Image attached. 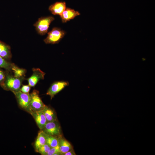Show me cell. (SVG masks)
<instances>
[{
    "label": "cell",
    "instance_id": "obj_20",
    "mask_svg": "<svg viewBox=\"0 0 155 155\" xmlns=\"http://www.w3.org/2000/svg\"><path fill=\"white\" fill-rule=\"evenodd\" d=\"M60 152L59 147L58 145L55 147L51 148L47 155H55V154Z\"/></svg>",
    "mask_w": 155,
    "mask_h": 155
},
{
    "label": "cell",
    "instance_id": "obj_17",
    "mask_svg": "<svg viewBox=\"0 0 155 155\" xmlns=\"http://www.w3.org/2000/svg\"><path fill=\"white\" fill-rule=\"evenodd\" d=\"M12 71L14 73L13 75L18 78L24 77L26 72V70L25 69L20 68L14 64L12 66Z\"/></svg>",
    "mask_w": 155,
    "mask_h": 155
},
{
    "label": "cell",
    "instance_id": "obj_6",
    "mask_svg": "<svg viewBox=\"0 0 155 155\" xmlns=\"http://www.w3.org/2000/svg\"><path fill=\"white\" fill-rule=\"evenodd\" d=\"M41 130L48 135L62 137L61 126L57 120L47 122Z\"/></svg>",
    "mask_w": 155,
    "mask_h": 155
},
{
    "label": "cell",
    "instance_id": "obj_10",
    "mask_svg": "<svg viewBox=\"0 0 155 155\" xmlns=\"http://www.w3.org/2000/svg\"><path fill=\"white\" fill-rule=\"evenodd\" d=\"M31 115L34 119L40 129L42 130L47 122L42 110L33 112Z\"/></svg>",
    "mask_w": 155,
    "mask_h": 155
},
{
    "label": "cell",
    "instance_id": "obj_15",
    "mask_svg": "<svg viewBox=\"0 0 155 155\" xmlns=\"http://www.w3.org/2000/svg\"><path fill=\"white\" fill-rule=\"evenodd\" d=\"M42 111L46 118L47 122L57 120V117L54 110L46 105Z\"/></svg>",
    "mask_w": 155,
    "mask_h": 155
},
{
    "label": "cell",
    "instance_id": "obj_21",
    "mask_svg": "<svg viewBox=\"0 0 155 155\" xmlns=\"http://www.w3.org/2000/svg\"><path fill=\"white\" fill-rule=\"evenodd\" d=\"M5 78V71H3L0 68V86L2 87L3 86Z\"/></svg>",
    "mask_w": 155,
    "mask_h": 155
},
{
    "label": "cell",
    "instance_id": "obj_14",
    "mask_svg": "<svg viewBox=\"0 0 155 155\" xmlns=\"http://www.w3.org/2000/svg\"><path fill=\"white\" fill-rule=\"evenodd\" d=\"M58 145L62 155L73 149L71 144L62 137L59 138Z\"/></svg>",
    "mask_w": 155,
    "mask_h": 155
},
{
    "label": "cell",
    "instance_id": "obj_12",
    "mask_svg": "<svg viewBox=\"0 0 155 155\" xmlns=\"http://www.w3.org/2000/svg\"><path fill=\"white\" fill-rule=\"evenodd\" d=\"M0 56L8 61L12 57L10 46L0 40Z\"/></svg>",
    "mask_w": 155,
    "mask_h": 155
},
{
    "label": "cell",
    "instance_id": "obj_16",
    "mask_svg": "<svg viewBox=\"0 0 155 155\" xmlns=\"http://www.w3.org/2000/svg\"><path fill=\"white\" fill-rule=\"evenodd\" d=\"M60 137L47 134L46 143L51 148L55 147L58 145Z\"/></svg>",
    "mask_w": 155,
    "mask_h": 155
},
{
    "label": "cell",
    "instance_id": "obj_22",
    "mask_svg": "<svg viewBox=\"0 0 155 155\" xmlns=\"http://www.w3.org/2000/svg\"><path fill=\"white\" fill-rule=\"evenodd\" d=\"M31 87L29 85H23L20 89V91L22 92L26 93L29 94V92L30 89Z\"/></svg>",
    "mask_w": 155,
    "mask_h": 155
},
{
    "label": "cell",
    "instance_id": "obj_18",
    "mask_svg": "<svg viewBox=\"0 0 155 155\" xmlns=\"http://www.w3.org/2000/svg\"><path fill=\"white\" fill-rule=\"evenodd\" d=\"M14 64L8 61L0 56V68H4L5 70L11 72Z\"/></svg>",
    "mask_w": 155,
    "mask_h": 155
},
{
    "label": "cell",
    "instance_id": "obj_8",
    "mask_svg": "<svg viewBox=\"0 0 155 155\" xmlns=\"http://www.w3.org/2000/svg\"><path fill=\"white\" fill-rule=\"evenodd\" d=\"M32 70V75L27 80L28 85L31 87H34L39 80L44 79L45 73L39 68H33Z\"/></svg>",
    "mask_w": 155,
    "mask_h": 155
},
{
    "label": "cell",
    "instance_id": "obj_7",
    "mask_svg": "<svg viewBox=\"0 0 155 155\" xmlns=\"http://www.w3.org/2000/svg\"><path fill=\"white\" fill-rule=\"evenodd\" d=\"M69 85V82L67 81L55 82L51 85L48 90L46 94L49 95L52 99L55 95Z\"/></svg>",
    "mask_w": 155,
    "mask_h": 155
},
{
    "label": "cell",
    "instance_id": "obj_1",
    "mask_svg": "<svg viewBox=\"0 0 155 155\" xmlns=\"http://www.w3.org/2000/svg\"><path fill=\"white\" fill-rule=\"evenodd\" d=\"M5 71V78L1 87L5 90L11 91L13 93L20 91L22 83L25 79L24 77H16L12 75L11 72L6 70Z\"/></svg>",
    "mask_w": 155,
    "mask_h": 155
},
{
    "label": "cell",
    "instance_id": "obj_13",
    "mask_svg": "<svg viewBox=\"0 0 155 155\" xmlns=\"http://www.w3.org/2000/svg\"><path fill=\"white\" fill-rule=\"evenodd\" d=\"M47 134L42 130L38 132L34 144L35 151L37 152L38 149L46 143Z\"/></svg>",
    "mask_w": 155,
    "mask_h": 155
},
{
    "label": "cell",
    "instance_id": "obj_11",
    "mask_svg": "<svg viewBox=\"0 0 155 155\" xmlns=\"http://www.w3.org/2000/svg\"><path fill=\"white\" fill-rule=\"evenodd\" d=\"M66 8L65 2H57L50 5L49 9L52 14L60 16Z\"/></svg>",
    "mask_w": 155,
    "mask_h": 155
},
{
    "label": "cell",
    "instance_id": "obj_3",
    "mask_svg": "<svg viewBox=\"0 0 155 155\" xmlns=\"http://www.w3.org/2000/svg\"><path fill=\"white\" fill-rule=\"evenodd\" d=\"M54 20L52 16L42 17L38 19L34 26L38 34L44 35L47 33L51 23Z\"/></svg>",
    "mask_w": 155,
    "mask_h": 155
},
{
    "label": "cell",
    "instance_id": "obj_4",
    "mask_svg": "<svg viewBox=\"0 0 155 155\" xmlns=\"http://www.w3.org/2000/svg\"><path fill=\"white\" fill-rule=\"evenodd\" d=\"M20 107L31 115L33 112L30 106V96L29 94H26L19 91L13 92Z\"/></svg>",
    "mask_w": 155,
    "mask_h": 155
},
{
    "label": "cell",
    "instance_id": "obj_23",
    "mask_svg": "<svg viewBox=\"0 0 155 155\" xmlns=\"http://www.w3.org/2000/svg\"><path fill=\"white\" fill-rule=\"evenodd\" d=\"M64 155H76L73 149L70 150L68 152L63 154Z\"/></svg>",
    "mask_w": 155,
    "mask_h": 155
},
{
    "label": "cell",
    "instance_id": "obj_9",
    "mask_svg": "<svg viewBox=\"0 0 155 155\" xmlns=\"http://www.w3.org/2000/svg\"><path fill=\"white\" fill-rule=\"evenodd\" d=\"M80 14V12L78 11L66 7L60 16L62 22L65 23L74 19Z\"/></svg>",
    "mask_w": 155,
    "mask_h": 155
},
{
    "label": "cell",
    "instance_id": "obj_19",
    "mask_svg": "<svg viewBox=\"0 0 155 155\" xmlns=\"http://www.w3.org/2000/svg\"><path fill=\"white\" fill-rule=\"evenodd\" d=\"M51 148L47 143H46L41 147L38 150L37 152H38L42 155H47Z\"/></svg>",
    "mask_w": 155,
    "mask_h": 155
},
{
    "label": "cell",
    "instance_id": "obj_5",
    "mask_svg": "<svg viewBox=\"0 0 155 155\" xmlns=\"http://www.w3.org/2000/svg\"><path fill=\"white\" fill-rule=\"evenodd\" d=\"M30 94V106L32 112L42 110L46 105L39 96L38 91L34 90Z\"/></svg>",
    "mask_w": 155,
    "mask_h": 155
},
{
    "label": "cell",
    "instance_id": "obj_2",
    "mask_svg": "<svg viewBox=\"0 0 155 155\" xmlns=\"http://www.w3.org/2000/svg\"><path fill=\"white\" fill-rule=\"evenodd\" d=\"M66 34V32L58 27H54L48 33V35L44 40L46 44H55L58 43L63 38Z\"/></svg>",
    "mask_w": 155,
    "mask_h": 155
}]
</instances>
